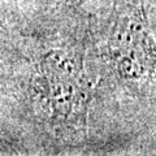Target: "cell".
Here are the masks:
<instances>
[{
  "instance_id": "obj_1",
  "label": "cell",
  "mask_w": 156,
  "mask_h": 156,
  "mask_svg": "<svg viewBox=\"0 0 156 156\" xmlns=\"http://www.w3.org/2000/svg\"><path fill=\"white\" fill-rule=\"evenodd\" d=\"M108 56L117 76L136 83L156 82V39L139 2H126L113 18Z\"/></svg>"
},
{
  "instance_id": "obj_2",
  "label": "cell",
  "mask_w": 156,
  "mask_h": 156,
  "mask_svg": "<svg viewBox=\"0 0 156 156\" xmlns=\"http://www.w3.org/2000/svg\"><path fill=\"white\" fill-rule=\"evenodd\" d=\"M43 98L55 120L85 124L91 95L89 78L78 58L50 53L42 64Z\"/></svg>"
}]
</instances>
